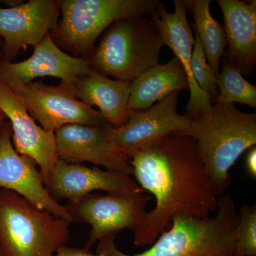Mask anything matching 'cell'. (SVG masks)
I'll use <instances>...</instances> for the list:
<instances>
[{
  "label": "cell",
  "mask_w": 256,
  "mask_h": 256,
  "mask_svg": "<svg viewBox=\"0 0 256 256\" xmlns=\"http://www.w3.org/2000/svg\"><path fill=\"white\" fill-rule=\"evenodd\" d=\"M136 182L156 198L134 233L136 246H152L170 228L176 214L206 218L218 208L210 176L196 142L170 134L130 158Z\"/></svg>",
  "instance_id": "1"
},
{
  "label": "cell",
  "mask_w": 256,
  "mask_h": 256,
  "mask_svg": "<svg viewBox=\"0 0 256 256\" xmlns=\"http://www.w3.org/2000/svg\"><path fill=\"white\" fill-rule=\"evenodd\" d=\"M204 163L218 198L230 186V170L245 152L256 144V114H245L235 104H214L210 114L192 119L184 132Z\"/></svg>",
  "instance_id": "2"
},
{
  "label": "cell",
  "mask_w": 256,
  "mask_h": 256,
  "mask_svg": "<svg viewBox=\"0 0 256 256\" xmlns=\"http://www.w3.org/2000/svg\"><path fill=\"white\" fill-rule=\"evenodd\" d=\"M164 46L152 18L130 16L112 24L86 58L96 72L131 84L159 64Z\"/></svg>",
  "instance_id": "3"
},
{
  "label": "cell",
  "mask_w": 256,
  "mask_h": 256,
  "mask_svg": "<svg viewBox=\"0 0 256 256\" xmlns=\"http://www.w3.org/2000/svg\"><path fill=\"white\" fill-rule=\"evenodd\" d=\"M70 224L0 188V256H55L70 240Z\"/></svg>",
  "instance_id": "4"
},
{
  "label": "cell",
  "mask_w": 256,
  "mask_h": 256,
  "mask_svg": "<svg viewBox=\"0 0 256 256\" xmlns=\"http://www.w3.org/2000/svg\"><path fill=\"white\" fill-rule=\"evenodd\" d=\"M218 213L198 218L180 212L146 252L122 256H233L238 214L229 196L218 198Z\"/></svg>",
  "instance_id": "5"
},
{
  "label": "cell",
  "mask_w": 256,
  "mask_h": 256,
  "mask_svg": "<svg viewBox=\"0 0 256 256\" xmlns=\"http://www.w3.org/2000/svg\"><path fill=\"white\" fill-rule=\"evenodd\" d=\"M160 4L159 0H60V22L50 36L66 53L86 58L112 24L130 16H151Z\"/></svg>",
  "instance_id": "6"
},
{
  "label": "cell",
  "mask_w": 256,
  "mask_h": 256,
  "mask_svg": "<svg viewBox=\"0 0 256 256\" xmlns=\"http://www.w3.org/2000/svg\"><path fill=\"white\" fill-rule=\"evenodd\" d=\"M152 197L144 192L126 194L104 195L92 193L76 202L66 204L72 222L92 226L86 248L98 242V255L122 256L116 245V238L124 229L136 232L146 213V207Z\"/></svg>",
  "instance_id": "7"
},
{
  "label": "cell",
  "mask_w": 256,
  "mask_h": 256,
  "mask_svg": "<svg viewBox=\"0 0 256 256\" xmlns=\"http://www.w3.org/2000/svg\"><path fill=\"white\" fill-rule=\"evenodd\" d=\"M10 87L45 130L56 132L68 124L101 126L108 124L98 110L78 99L74 82H62L53 86L38 82Z\"/></svg>",
  "instance_id": "8"
},
{
  "label": "cell",
  "mask_w": 256,
  "mask_h": 256,
  "mask_svg": "<svg viewBox=\"0 0 256 256\" xmlns=\"http://www.w3.org/2000/svg\"><path fill=\"white\" fill-rule=\"evenodd\" d=\"M0 188L18 194L37 210L72 222L65 207L47 190L36 162L15 150L9 121L0 126Z\"/></svg>",
  "instance_id": "9"
},
{
  "label": "cell",
  "mask_w": 256,
  "mask_h": 256,
  "mask_svg": "<svg viewBox=\"0 0 256 256\" xmlns=\"http://www.w3.org/2000/svg\"><path fill=\"white\" fill-rule=\"evenodd\" d=\"M114 127L68 124L55 132L60 160L70 164L90 162L108 171L133 175L130 159L112 141Z\"/></svg>",
  "instance_id": "10"
},
{
  "label": "cell",
  "mask_w": 256,
  "mask_h": 256,
  "mask_svg": "<svg viewBox=\"0 0 256 256\" xmlns=\"http://www.w3.org/2000/svg\"><path fill=\"white\" fill-rule=\"evenodd\" d=\"M178 94L173 92L146 110H129L124 124L112 131L114 146L130 158L162 138L184 132L192 119L178 114Z\"/></svg>",
  "instance_id": "11"
},
{
  "label": "cell",
  "mask_w": 256,
  "mask_h": 256,
  "mask_svg": "<svg viewBox=\"0 0 256 256\" xmlns=\"http://www.w3.org/2000/svg\"><path fill=\"white\" fill-rule=\"evenodd\" d=\"M60 18V0H30L13 8H0L2 60L13 62L22 50L36 46L54 31Z\"/></svg>",
  "instance_id": "12"
},
{
  "label": "cell",
  "mask_w": 256,
  "mask_h": 256,
  "mask_svg": "<svg viewBox=\"0 0 256 256\" xmlns=\"http://www.w3.org/2000/svg\"><path fill=\"white\" fill-rule=\"evenodd\" d=\"M0 110L11 124L15 150L21 156H30L36 162L46 186L60 160L55 132L45 130L38 126L21 98L2 80Z\"/></svg>",
  "instance_id": "13"
},
{
  "label": "cell",
  "mask_w": 256,
  "mask_h": 256,
  "mask_svg": "<svg viewBox=\"0 0 256 256\" xmlns=\"http://www.w3.org/2000/svg\"><path fill=\"white\" fill-rule=\"evenodd\" d=\"M92 70L87 58L66 53L56 44L50 34L34 46L33 54L28 60L20 63L0 60V80L9 86L26 85L45 77L75 82Z\"/></svg>",
  "instance_id": "14"
},
{
  "label": "cell",
  "mask_w": 256,
  "mask_h": 256,
  "mask_svg": "<svg viewBox=\"0 0 256 256\" xmlns=\"http://www.w3.org/2000/svg\"><path fill=\"white\" fill-rule=\"evenodd\" d=\"M174 12L170 13L161 2L151 18L156 22L164 46H169L188 76L190 95L186 114L194 119L210 114L212 99L198 87L192 70V58L195 38L188 20V10L183 0H174Z\"/></svg>",
  "instance_id": "15"
},
{
  "label": "cell",
  "mask_w": 256,
  "mask_h": 256,
  "mask_svg": "<svg viewBox=\"0 0 256 256\" xmlns=\"http://www.w3.org/2000/svg\"><path fill=\"white\" fill-rule=\"evenodd\" d=\"M46 188L56 200L76 202L94 192L110 194L144 192L130 175L104 171L60 160Z\"/></svg>",
  "instance_id": "16"
},
{
  "label": "cell",
  "mask_w": 256,
  "mask_h": 256,
  "mask_svg": "<svg viewBox=\"0 0 256 256\" xmlns=\"http://www.w3.org/2000/svg\"><path fill=\"white\" fill-rule=\"evenodd\" d=\"M218 4L228 45L224 60L250 76L256 66V1L218 0Z\"/></svg>",
  "instance_id": "17"
},
{
  "label": "cell",
  "mask_w": 256,
  "mask_h": 256,
  "mask_svg": "<svg viewBox=\"0 0 256 256\" xmlns=\"http://www.w3.org/2000/svg\"><path fill=\"white\" fill-rule=\"evenodd\" d=\"M74 84L78 99L90 107L98 108L108 124L114 128L124 124L130 110V82L112 80L92 69Z\"/></svg>",
  "instance_id": "18"
},
{
  "label": "cell",
  "mask_w": 256,
  "mask_h": 256,
  "mask_svg": "<svg viewBox=\"0 0 256 256\" xmlns=\"http://www.w3.org/2000/svg\"><path fill=\"white\" fill-rule=\"evenodd\" d=\"M184 90H190V85L181 63L174 58L159 64L131 82L130 110H146L173 92Z\"/></svg>",
  "instance_id": "19"
},
{
  "label": "cell",
  "mask_w": 256,
  "mask_h": 256,
  "mask_svg": "<svg viewBox=\"0 0 256 256\" xmlns=\"http://www.w3.org/2000/svg\"><path fill=\"white\" fill-rule=\"evenodd\" d=\"M188 12L194 16L195 34L200 38L207 62L216 78L220 74V60L227 46L224 28L210 14V0H183Z\"/></svg>",
  "instance_id": "20"
},
{
  "label": "cell",
  "mask_w": 256,
  "mask_h": 256,
  "mask_svg": "<svg viewBox=\"0 0 256 256\" xmlns=\"http://www.w3.org/2000/svg\"><path fill=\"white\" fill-rule=\"evenodd\" d=\"M222 70L217 78L220 90L214 104H244L256 108V86L248 82L240 70L222 58Z\"/></svg>",
  "instance_id": "21"
},
{
  "label": "cell",
  "mask_w": 256,
  "mask_h": 256,
  "mask_svg": "<svg viewBox=\"0 0 256 256\" xmlns=\"http://www.w3.org/2000/svg\"><path fill=\"white\" fill-rule=\"evenodd\" d=\"M238 214L233 256H256V205H244Z\"/></svg>",
  "instance_id": "22"
},
{
  "label": "cell",
  "mask_w": 256,
  "mask_h": 256,
  "mask_svg": "<svg viewBox=\"0 0 256 256\" xmlns=\"http://www.w3.org/2000/svg\"><path fill=\"white\" fill-rule=\"evenodd\" d=\"M191 66L192 74L198 87L210 96L212 100H215L220 94V90L217 86V78L207 62L200 38L196 34Z\"/></svg>",
  "instance_id": "23"
},
{
  "label": "cell",
  "mask_w": 256,
  "mask_h": 256,
  "mask_svg": "<svg viewBox=\"0 0 256 256\" xmlns=\"http://www.w3.org/2000/svg\"><path fill=\"white\" fill-rule=\"evenodd\" d=\"M55 256H105L98 255L90 252V249L88 248H76L67 247L66 246L60 248Z\"/></svg>",
  "instance_id": "24"
},
{
  "label": "cell",
  "mask_w": 256,
  "mask_h": 256,
  "mask_svg": "<svg viewBox=\"0 0 256 256\" xmlns=\"http://www.w3.org/2000/svg\"><path fill=\"white\" fill-rule=\"evenodd\" d=\"M246 168L252 178H256V148H250L246 158Z\"/></svg>",
  "instance_id": "25"
},
{
  "label": "cell",
  "mask_w": 256,
  "mask_h": 256,
  "mask_svg": "<svg viewBox=\"0 0 256 256\" xmlns=\"http://www.w3.org/2000/svg\"><path fill=\"white\" fill-rule=\"evenodd\" d=\"M3 2H5L4 4L9 6L8 8H13L24 4V0H11V1H3Z\"/></svg>",
  "instance_id": "26"
},
{
  "label": "cell",
  "mask_w": 256,
  "mask_h": 256,
  "mask_svg": "<svg viewBox=\"0 0 256 256\" xmlns=\"http://www.w3.org/2000/svg\"><path fill=\"white\" fill-rule=\"evenodd\" d=\"M6 118L4 114V112H2L1 110H0V126H2L5 120H6Z\"/></svg>",
  "instance_id": "27"
}]
</instances>
